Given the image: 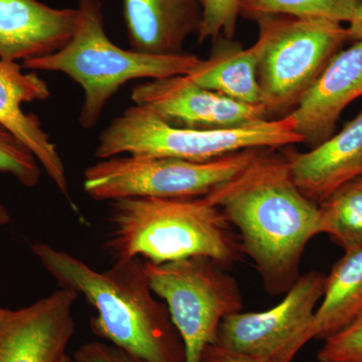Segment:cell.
Here are the masks:
<instances>
[{
    "instance_id": "6da1fadb",
    "label": "cell",
    "mask_w": 362,
    "mask_h": 362,
    "mask_svg": "<svg viewBox=\"0 0 362 362\" xmlns=\"http://www.w3.org/2000/svg\"><path fill=\"white\" fill-rule=\"evenodd\" d=\"M269 151L206 197L239 232L266 291L280 295L301 276L305 249L322 228L319 204L300 192L285 156Z\"/></svg>"
},
{
    "instance_id": "7a4b0ae2",
    "label": "cell",
    "mask_w": 362,
    "mask_h": 362,
    "mask_svg": "<svg viewBox=\"0 0 362 362\" xmlns=\"http://www.w3.org/2000/svg\"><path fill=\"white\" fill-rule=\"evenodd\" d=\"M32 251L59 287L96 310L90 329L98 337L145 362H185L182 339L166 304L153 296L144 259L116 261L99 272L45 243Z\"/></svg>"
},
{
    "instance_id": "3957f363",
    "label": "cell",
    "mask_w": 362,
    "mask_h": 362,
    "mask_svg": "<svg viewBox=\"0 0 362 362\" xmlns=\"http://www.w3.org/2000/svg\"><path fill=\"white\" fill-rule=\"evenodd\" d=\"M108 223L105 247L114 262L139 257L163 264L201 256L226 267L244 254L233 226L206 197L115 199Z\"/></svg>"
},
{
    "instance_id": "277c9868",
    "label": "cell",
    "mask_w": 362,
    "mask_h": 362,
    "mask_svg": "<svg viewBox=\"0 0 362 362\" xmlns=\"http://www.w3.org/2000/svg\"><path fill=\"white\" fill-rule=\"evenodd\" d=\"M77 30L65 47L42 58L21 64L26 71L65 74L84 90L78 123L90 130L99 122L107 104L123 85L136 78L185 76L199 65L195 54L158 56L124 49L106 33L100 0H78Z\"/></svg>"
},
{
    "instance_id": "5b68a950",
    "label": "cell",
    "mask_w": 362,
    "mask_h": 362,
    "mask_svg": "<svg viewBox=\"0 0 362 362\" xmlns=\"http://www.w3.org/2000/svg\"><path fill=\"white\" fill-rule=\"evenodd\" d=\"M303 143L289 115L230 129H192L170 125L153 111L133 105L99 135L94 156L173 157L204 162L246 149L281 148Z\"/></svg>"
},
{
    "instance_id": "8992f818",
    "label": "cell",
    "mask_w": 362,
    "mask_h": 362,
    "mask_svg": "<svg viewBox=\"0 0 362 362\" xmlns=\"http://www.w3.org/2000/svg\"><path fill=\"white\" fill-rule=\"evenodd\" d=\"M258 81L269 117L289 115L349 40L337 21L290 16L256 21Z\"/></svg>"
},
{
    "instance_id": "52a82bcc",
    "label": "cell",
    "mask_w": 362,
    "mask_h": 362,
    "mask_svg": "<svg viewBox=\"0 0 362 362\" xmlns=\"http://www.w3.org/2000/svg\"><path fill=\"white\" fill-rule=\"evenodd\" d=\"M264 150H242L204 162L173 157L114 156L86 169L83 185L86 194L98 202L126 197H204L239 175Z\"/></svg>"
},
{
    "instance_id": "ba28073f",
    "label": "cell",
    "mask_w": 362,
    "mask_h": 362,
    "mask_svg": "<svg viewBox=\"0 0 362 362\" xmlns=\"http://www.w3.org/2000/svg\"><path fill=\"white\" fill-rule=\"evenodd\" d=\"M150 287L165 301L185 349V362H202L204 350L214 344L223 319L243 309L235 277L206 257L169 263L145 261Z\"/></svg>"
},
{
    "instance_id": "9c48e42d",
    "label": "cell",
    "mask_w": 362,
    "mask_h": 362,
    "mask_svg": "<svg viewBox=\"0 0 362 362\" xmlns=\"http://www.w3.org/2000/svg\"><path fill=\"white\" fill-rule=\"evenodd\" d=\"M327 276H300L280 303L262 312H238L223 319L214 344L261 362H293L310 340Z\"/></svg>"
},
{
    "instance_id": "30bf717a",
    "label": "cell",
    "mask_w": 362,
    "mask_h": 362,
    "mask_svg": "<svg viewBox=\"0 0 362 362\" xmlns=\"http://www.w3.org/2000/svg\"><path fill=\"white\" fill-rule=\"evenodd\" d=\"M131 99L177 127L230 129L269 119L262 105L235 101L195 85L187 76L147 81L136 86Z\"/></svg>"
},
{
    "instance_id": "8fae6325",
    "label": "cell",
    "mask_w": 362,
    "mask_h": 362,
    "mask_svg": "<svg viewBox=\"0 0 362 362\" xmlns=\"http://www.w3.org/2000/svg\"><path fill=\"white\" fill-rule=\"evenodd\" d=\"M78 295L61 288L25 308H0V362H62Z\"/></svg>"
},
{
    "instance_id": "7c38bea8",
    "label": "cell",
    "mask_w": 362,
    "mask_h": 362,
    "mask_svg": "<svg viewBox=\"0 0 362 362\" xmlns=\"http://www.w3.org/2000/svg\"><path fill=\"white\" fill-rule=\"evenodd\" d=\"M49 97V86L37 71H25L18 63L0 59V125L25 143L59 192L70 201L65 165L56 145L39 117L23 109V104Z\"/></svg>"
},
{
    "instance_id": "4fadbf2b",
    "label": "cell",
    "mask_w": 362,
    "mask_h": 362,
    "mask_svg": "<svg viewBox=\"0 0 362 362\" xmlns=\"http://www.w3.org/2000/svg\"><path fill=\"white\" fill-rule=\"evenodd\" d=\"M362 97V40L337 52L289 114L303 143L313 147L334 135L342 112Z\"/></svg>"
},
{
    "instance_id": "5bb4252c",
    "label": "cell",
    "mask_w": 362,
    "mask_h": 362,
    "mask_svg": "<svg viewBox=\"0 0 362 362\" xmlns=\"http://www.w3.org/2000/svg\"><path fill=\"white\" fill-rule=\"evenodd\" d=\"M78 8H54L40 0H0V59L25 63L58 52L78 23Z\"/></svg>"
},
{
    "instance_id": "9a60e30c",
    "label": "cell",
    "mask_w": 362,
    "mask_h": 362,
    "mask_svg": "<svg viewBox=\"0 0 362 362\" xmlns=\"http://www.w3.org/2000/svg\"><path fill=\"white\" fill-rule=\"evenodd\" d=\"M284 156L300 192L322 204L343 185L362 176V111L310 151L289 150Z\"/></svg>"
},
{
    "instance_id": "2e32d148",
    "label": "cell",
    "mask_w": 362,
    "mask_h": 362,
    "mask_svg": "<svg viewBox=\"0 0 362 362\" xmlns=\"http://www.w3.org/2000/svg\"><path fill=\"white\" fill-rule=\"evenodd\" d=\"M130 49L147 54H183L202 23L199 0H123Z\"/></svg>"
},
{
    "instance_id": "e0dca14e",
    "label": "cell",
    "mask_w": 362,
    "mask_h": 362,
    "mask_svg": "<svg viewBox=\"0 0 362 362\" xmlns=\"http://www.w3.org/2000/svg\"><path fill=\"white\" fill-rule=\"evenodd\" d=\"M209 59H202L187 78L195 85L240 103L262 105L256 47H243L220 35Z\"/></svg>"
},
{
    "instance_id": "ac0fdd59",
    "label": "cell",
    "mask_w": 362,
    "mask_h": 362,
    "mask_svg": "<svg viewBox=\"0 0 362 362\" xmlns=\"http://www.w3.org/2000/svg\"><path fill=\"white\" fill-rule=\"evenodd\" d=\"M362 312V247L344 252L327 276L317 307L312 339L325 340L349 325Z\"/></svg>"
},
{
    "instance_id": "d6986e66",
    "label": "cell",
    "mask_w": 362,
    "mask_h": 362,
    "mask_svg": "<svg viewBox=\"0 0 362 362\" xmlns=\"http://www.w3.org/2000/svg\"><path fill=\"white\" fill-rule=\"evenodd\" d=\"M322 233L344 252L362 247V176L319 204Z\"/></svg>"
},
{
    "instance_id": "ffe728a7",
    "label": "cell",
    "mask_w": 362,
    "mask_h": 362,
    "mask_svg": "<svg viewBox=\"0 0 362 362\" xmlns=\"http://www.w3.org/2000/svg\"><path fill=\"white\" fill-rule=\"evenodd\" d=\"M361 0H242L240 16L256 21L270 16L323 18L349 23Z\"/></svg>"
},
{
    "instance_id": "44dd1931",
    "label": "cell",
    "mask_w": 362,
    "mask_h": 362,
    "mask_svg": "<svg viewBox=\"0 0 362 362\" xmlns=\"http://www.w3.org/2000/svg\"><path fill=\"white\" fill-rule=\"evenodd\" d=\"M40 166L35 154L13 135L0 125V173L16 178L25 187H35L40 178Z\"/></svg>"
},
{
    "instance_id": "7402d4cb",
    "label": "cell",
    "mask_w": 362,
    "mask_h": 362,
    "mask_svg": "<svg viewBox=\"0 0 362 362\" xmlns=\"http://www.w3.org/2000/svg\"><path fill=\"white\" fill-rule=\"evenodd\" d=\"M242 0H199L202 7V23L197 40L199 44L223 35L233 40L237 30Z\"/></svg>"
},
{
    "instance_id": "603a6c76",
    "label": "cell",
    "mask_w": 362,
    "mask_h": 362,
    "mask_svg": "<svg viewBox=\"0 0 362 362\" xmlns=\"http://www.w3.org/2000/svg\"><path fill=\"white\" fill-rule=\"evenodd\" d=\"M323 341L317 356L319 362H362V312Z\"/></svg>"
},
{
    "instance_id": "cb8c5ba5",
    "label": "cell",
    "mask_w": 362,
    "mask_h": 362,
    "mask_svg": "<svg viewBox=\"0 0 362 362\" xmlns=\"http://www.w3.org/2000/svg\"><path fill=\"white\" fill-rule=\"evenodd\" d=\"M76 362H145L124 350L101 341L85 343L75 352Z\"/></svg>"
},
{
    "instance_id": "d4e9b609",
    "label": "cell",
    "mask_w": 362,
    "mask_h": 362,
    "mask_svg": "<svg viewBox=\"0 0 362 362\" xmlns=\"http://www.w3.org/2000/svg\"><path fill=\"white\" fill-rule=\"evenodd\" d=\"M202 362H261L251 357L242 356L218 346L211 344L207 346L202 356Z\"/></svg>"
},
{
    "instance_id": "484cf974",
    "label": "cell",
    "mask_w": 362,
    "mask_h": 362,
    "mask_svg": "<svg viewBox=\"0 0 362 362\" xmlns=\"http://www.w3.org/2000/svg\"><path fill=\"white\" fill-rule=\"evenodd\" d=\"M346 28L349 40H354V42L362 40V0H361V4L357 8L354 18L350 21Z\"/></svg>"
},
{
    "instance_id": "4316f807",
    "label": "cell",
    "mask_w": 362,
    "mask_h": 362,
    "mask_svg": "<svg viewBox=\"0 0 362 362\" xmlns=\"http://www.w3.org/2000/svg\"><path fill=\"white\" fill-rule=\"evenodd\" d=\"M11 214L6 206L0 202V226H6L11 221Z\"/></svg>"
},
{
    "instance_id": "83f0119b",
    "label": "cell",
    "mask_w": 362,
    "mask_h": 362,
    "mask_svg": "<svg viewBox=\"0 0 362 362\" xmlns=\"http://www.w3.org/2000/svg\"><path fill=\"white\" fill-rule=\"evenodd\" d=\"M62 362H71L70 356H66L65 358L63 359V361Z\"/></svg>"
},
{
    "instance_id": "f1b7e54d",
    "label": "cell",
    "mask_w": 362,
    "mask_h": 362,
    "mask_svg": "<svg viewBox=\"0 0 362 362\" xmlns=\"http://www.w3.org/2000/svg\"><path fill=\"white\" fill-rule=\"evenodd\" d=\"M0 308H1V307H0Z\"/></svg>"
}]
</instances>
